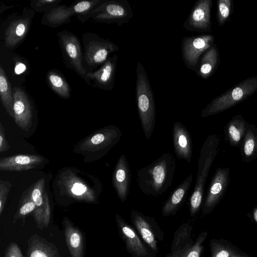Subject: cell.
Instances as JSON below:
<instances>
[{
    "mask_svg": "<svg viewBox=\"0 0 257 257\" xmlns=\"http://www.w3.org/2000/svg\"><path fill=\"white\" fill-rule=\"evenodd\" d=\"M121 136V131L117 126L108 125L86 138L79 146L77 151L80 153H94L99 158L118 143Z\"/></svg>",
    "mask_w": 257,
    "mask_h": 257,
    "instance_id": "obj_7",
    "label": "cell"
},
{
    "mask_svg": "<svg viewBox=\"0 0 257 257\" xmlns=\"http://www.w3.org/2000/svg\"><path fill=\"white\" fill-rule=\"evenodd\" d=\"M194 241L192 225L188 222L181 224L174 233L170 251L165 257H180Z\"/></svg>",
    "mask_w": 257,
    "mask_h": 257,
    "instance_id": "obj_22",
    "label": "cell"
},
{
    "mask_svg": "<svg viewBox=\"0 0 257 257\" xmlns=\"http://www.w3.org/2000/svg\"><path fill=\"white\" fill-rule=\"evenodd\" d=\"M245 130L244 122L239 118H234L229 123L227 132L231 143L236 145L238 144Z\"/></svg>",
    "mask_w": 257,
    "mask_h": 257,
    "instance_id": "obj_31",
    "label": "cell"
},
{
    "mask_svg": "<svg viewBox=\"0 0 257 257\" xmlns=\"http://www.w3.org/2000/svg\"><path fill=\"white\" fill-rule=\"evenodd\" d=\"M257 90V75L248 77L214 98L201 111L206 117L221 112L244 100Z\"/></svg>",
    "mask_w": 257,
    "mask_h": 257,
    "instance_id": "obj_3",
    "label": "cell"
},
{
    "mask_svg": "<svg viewBox=\"0 0 257 257\" xmlns=\"http://www.w3.org/2000/svg\"><path fill=\"white\" fill-rule=\"evenodd\" d=\"M115 219L119 234L130 257H156L133 225L118 214L115 215Z\"/></svg>",
    "mask_w": 257,
    "mask_h": 257,
    "instance_id": "obj_11",
    "label": "cell"
},
{
    "mask_svg": "<svg viewBox=\"0 0 257 257\" xmlns=\"http://www.w3.org/2000/svg\"><path fill=\"white\" fill-rule=\"evenodd\" d=\"M210 257H250V256L223 238H212L209 242Z\"/></svg>",
    "mask_w": 257,
    "mask_h": 257,
    "instance_id": "obj_27",
    "label": "cell"
},
{
    "mask_svg": "<svg viewBox=\"0 0 257 257\" xmlns=\"http://www.w3.org/2000/svg\"><path fill=\"white\" fill-rule=\"evenodd\" d=\"M61 0L31 1L30 5L34 11L38 13H46L59 6Z\"/></svg>",
    "mask_w": 257,
    "mask_h": 257,
    "instance_id": "obj_34",
    "label": "cell"
},
{
    "mask_svg": "<svg viewBox=\"0 0 257 257\" xmlns=\"http://www.w3.org/2000/svg\"><path fill=\"white\" fill-rule=\"evenodd\" d=\"M175 169V159L171 154L166 153L152 163L138 170V186L147 196L162 195L171 186Z\"/></svg>",
    "mask_w": 257,
    "mask_h": 257,
    "instance_id": "obj_1",
    "label": "cell"
},
{
    "mask_svg": "<svg viewBox=\"0 0 257 257\" xmlns=\"http://www.w3.org/2000/svg\"><path fill=\"white\" fill-rule=\"evenodd\" d=\"M219 140L216 135H209L203 144L198 160L196 181L205 184L207 177L217 154Z\"/></svg>",
    "mask_w": 257,
    "mask_h": 257,
    "instance_id": "obj_17",
    "label": "cell"
},
{
    "mask_svg": "<svg viewBox=\"0 0 257 257\" xmlns=\"http://www.w3.org/2000/svg\"><path fill=\"white\" fill-rule=\"evenodd\" d=\"M217 6V21L218 25L222 26L226 23L230 16L233 2L231 0H218Z\"/></svg>",
    "mask_w": 257,
    "mask_h": 257,
    "instance_id": "obj_33",
    "label": "cell"
},
{
    "mask_svg": "<svg viewBox=\"0 0 257 257\" xmlns=\"http://www.w3.org/2000/svg\"><path fill=\"white\" fill-rule=\"evenodd\" d=\"M257 148V139L251 131H247L244 141L243 152L246 157L252 156Z\"/></svg>",
    "mask_w": 257,
    "mask_h": 257,
    "instance_id": "obj_35",
    "label": "cell"
},
{
    "mask_svg": "<svg viewBox=\"0 0 257 257\" xmlns=\"http://www.w3.org/2000/svg\"><path fill=\"white\" fill-rule=\"evenodd\" d=\"M102 1V0L84 1L69 7L59 5L44 13L41 19V24L54 28L68 23L72 16L76 15L78 18L86 15Z\"/></svg>",
    "mask_w": 257,
    "mask_h": 257,
    "instance_id": "obj_8",
    "label": "cell"
},
{
    "mask_svg": "<svg viewBox=\"0 0 257 257\" xmlns=\"http://www.w3.org/2000/svg\"><path fill=\"white\" fill-rule=\"evenodd\" d=\"M118 56L116 54L109 57L100 68L94 72H88L86 76L94 87L99 89L111 90L113 88Z\"/></svg>",
    "mask_w": 257,
    "mask_h": 257,
    "instance_id": "obj_18",
    "label": "cell"
},
{
    "mask_svg": "<svg viewBox=\"0 0 257 257\" xmlns=\"http://www.w3.org/2000/svg\"><path fill=\"white\" fill-rule=\"evenodd\" d=\"M229 176L228 168H217L210 182L207 196L202 206L203 215L210 213L217 205L227 188Z\"/></svg>",
    "mask_w": 257,
    "mask_h": 257,
    "instance_id": "obj_14",
    "label": "cell"
},
{
    "mask_svg": "<svg viewBox=\"0 0 257 257\" xmlns=\"http://www.w3.org/2000/svg\"><path fill=\"white\" fill-rule=\"evenodd\" d=\"M26 69V66L23 63H18L16 64L15 72L17 74L22 73Z\"/></svg>",
    "mask_w": 257,
    "mask_h": 257,
    "instance_id": "obj_40",
    "label": "cell"
},
{
    "mask_svg": "<svg viewBox=\"0 0 257 257\" xmlns=\"http://www.w3.org/2000/svg\"><path fill=\"white\" fill-rule=\"evenodd\" d=\"M0 95L2 103L6 111L14 118L13 91L9 79L2 66H0Z\"/></svg>",
    "mask_w": 257,
    "mask_h": 257,
    "instance_id": "obj_29",
    "label": "cell"
},
{
    "mask_svg": "<svg viewBox=\"0 0 257 257\" xmlns=\"http://www.w3.org/2000/svg\"><path fill=\"white\" fill-rule=\"evenodd\" d=\"M44 158L37 155H19L2 158L0 170L3 171H23L34 169L42 164Z\"/></svg>",
    "mask_w": 257,
    "mask_h": 257,
    "instance_id": "obj_21",
    "label": "cell"
},
{
    "mask_svg": "<svg viewBox=\"0 0 257 257\" xmlns=\"http://www.w3.org/2000/svg\"><path fill=\"white\" fill-rule=\"evenodd\" d=\"M30 197L36 206L33 216L38 227H47L50 222L51 207L43 178L40 179L35 184Z\"/></svg>",
    "mask_w": 257,
    "mask_h": 257,
    "instance_id": "obj_13",
    "label": "cell"
},
{
    "mask_svg": "<svg viewBox=\"0 0 257 257\" xmlns=\"http://www.w3.org/2000/svg\"><path fill=\"white\" fill-rule=\"evenodd\" d=\"M35 208V204L31 197H30L19 208L16 215V218H24L30 213H33Z\"/></svg>",
    "mask_w": 257,
    "mask_h": 257,
    "instance_id": "obj_37",
    "label": "cell"
},
{
    "mask_svg": "<svg viewBox=\"0 0 257 257\" xmlns=\"http://www.w3.org/2000/svg\"><path fill=\"white\" fill-rule=\"evenodd\" d=\"M27 257H59L58 250L52 244L37 234L28 240Z\"/></svg>",
    "mask_w": 257,
    "mask_h": 257,
    "instance_id": "obj_28",
    "label": "cell"
},
{
    "mask_svg": "<svg viewBox=\"0 0 257 257\" xmlns=\"http://www.w3.org/2000/svg\"><path fill=\"white\" fill-rule=\"evenodd\" d=\"M5 257H24V256L18 245L15 242H12L6 249Z\"/></svg>",
    "mask_w": 257,
    "mask_h": 257,
    "instance_id": "obj_38",
    "label": "cell"
},
{
    "mask_svg": "<svg viewBox=\"0 0 257 257\" xmlns=\"http://www.w3.org/2000/svg\"><path fill=\"white\" fill-rule=\"evenodd\" d=\"M172 138L174 152L177 157L190 163L192 157V140L188 130L180 122H174Z\"/></svg>",
    "mask_w": 257,
    "mask_h": 257,
    "instance_id": "obj_19",
    "label": "cell"
},
{
    "mask_svg": "<svg viewBox=\"0 0 257 257\" xmlns=\"http://www.w3.org/2000/svg\"><path fill=\"white\" fill-rule=\"evenodd\" d=\"M193 180V176L189 175L171 193L162 208L163 217L175 215L184 203Z\"/></svg>",
    "mask_w": 257,
    "mask_h": 257,
    "instance_id": "obj_23",
    "label": "cell"
},
{
    "mask_svg": "<svg viewBox=\"0 0 257 257\" xmlns=\"http://www.w3.org/2000/svg\"><path fill=\"white\" fill-rule=\"evenodd\" d=\"M14 97V119L19 128L28 131L32 124L33 112L31 101L22 88L13 89Z\"/></svg>",
    "mask_w": 257,
    "mask_h": 257,
    "instance_id": "obj_15",
    "label": "cell"
},
{
    "mask_svg": "<svg viewBox=\"0 0 257 257\" xmlns=\"http://www.w3.org/2000/svg\"><path fill=\"white\" fill-rule=\"evenodd\" d=\"M132 181V175L128 162L122 154L117 160L112 177L113 186L118 199L125 202L128 197Z\"/></svg>",
    "mask_w": 257,
    "mask_h": 257,
    "instance_id": "obj_16",
    "label": "cell"
},
{
    "mask_svg": "<svg viewBox=\"0 0 257 257\" xmlns=\"http://www.w3.org/2000/svg\"><path fill=\"white\" fill-rule=\"evenodd\" d=\"M131 219L133 226L146 244L156 254L158 253V241L164 240V233L155 218L132 210Z\"/></svg>",
    "mask_w": 257,
    "mask_h": 257,
    "instance_id": "obj_9",
    "label": "cell"
},
{
    "mask_svg": "<svg viewBox=\"0 0 257 257\" xmlns=\"http://www.w3.org/2000/svg\"><path fill=\"white\" fill-rule=\"evenodd\" d=\"M136 95L138 115L145 136L149 140L156 123V107L154 94L143 65L138 62L136 67Z\"/></svg>",
    "mask_w": 257,
    "mask_h": 257,
    "instance_id": "obj_2",
    "label": "cell"
},
{
    "mask_svg": "<svg viewBox=\"0 0 257 257\" xmlns=\"http://www.w3.org/2000/svg\"><path fill=\"white\" fill-rule=\"evenodd\" d=\"M59 45L64 63L66 66L73 70L88 84H91L87 79L84 67L81 45L78 37L67 30L57 34Z\"/></svg>",
    "mask_w": 257,
    "mask_h": 257,
    "instance_id": "obj_6",
    "label": "cell"
},
{
    "mask_svg": "<svg viewBox=\"0 0 257 257\" xmlns=\"http://www.w3.org/2000/svg\"><path fill=\"white\" fill-rule=\"evenodd\" d=\"M219 62V51L214 44L202 55L196 73L199 77L206 80L214 73Z\"/></svg>",
    "mask_w": 257,
    "mask_h": 257,
    "instance_id": "obj_26",
    "label": "cell"
},
{
    "mask_svg": "<svg viewBox=\"0 0 257 257\" xmlns=\"http://www.w3.org/2000/svg\"><path fill=\"white\" fill-rule=\"evenodd\" d=\"M10 146L6 139L5 128L2 123H0V153L6 152L9 150Z\"/></svg>",
    "mask_w": 257,
    "mask_h": 257,
    "instance_id": "obj_39",
    "label": "cell"
},
{
    "mask_svg": "<svg viewBox=\"0 0 257 257\" xmlns=\"http://www.w3.org/2000/svg\"><path fill=\"white\" fill-rule=\"evenodd\" d=\"M82 41L84 62L89 67L96 68L102 65L110 54L119 51V47L115 44L94 33H84Z\"/></svg>",
    "mask_w": 257,
    "mask_h": 257,
    "instance_id": "obj_5",
    "label": "cell"
},
{
    "mask_svg": "<svg viewBox=\"0 0 257 257\" xmlns=\"http://www.w3.org/2000/svg\"><path fill=\"white\" fill-rule=\"evenodd\" d=\"M11 183L8 181L0 180V215L4 209L6 202L10 192Z\"/></svg>",
    "mask_w": 257,
    "mask_h": 257,
    "instance_id": "obj_36",
    "label": "cell"
},
{
    "mask_svg": "<svg viewBox=\"0 0 257 257\" xmlns=\"http://www.w3.org/2000/svg\"><path fill=\"white\" fill-rule=\"evenodd\" d=\"M47 81L52 89L60 97L67 99L70 97V87L64 77L57 71L50 70Z\"/></svg>",
    "mask_w": 257,
    "mask_h": 257,
    "instance_id": "obj_30",
    "label": "cell"
},
{
    "mask_svg": "<svg viewBox=\"0 0 257 257\" xmlns=\"http://www.w3.org/2000/svg\"><path fill=\"white\" fill-rule=\"evenodd\" d=\"M64 183L66 192L72 198L89 202L96 200V192L81 179L70 175L66 177Z\"/></svg>",
    "mask_w": 257,
    "mask_h": 257,
    "instance_id": "obj_24",
    "label": "cell"
},
{
    "mask_svg": "<svg viewBox=\"0 0 257 257\" xmlns=\"http://www.w3.org/2000/svg\"><path fill=\"white\" fill-rule=\"evenodd\" d=\"M253 218L254 221L257 223V207L255 208L253 211Z\"/></svg>",
    "mask_w": 257,
    "mask_h": 257,
    "instance_id": "obj_41",
    "label": "cell"
},
{
    "mask_svg": "<svg viewBox=\"0 0 257 257\" xmlns=\"http://www.w3.org/2000/svg\"><path fill=\"white\" fill-rule=\"evenodd\" d=\"M63 224L66 242L71 257H83V238L80 230L66 217Z\"/></svg>",
    "mask_w": 257,
    "mask_h": 257,
    "instance_id": "obj_25",
    "label": "cell"
},
{
    "mask_svg": "<svg viewBox=\"0 0 257 257\" xmlns=\"http://www.w3.org/2000/svg\"><path fill=\"white\" fill-rule=\"evenodd\" d=\"M212 0L197 1L187 18L183 23L184 28L191 32H211V9Z\"/></svg>",
    "mask_w": 257,
    "mask_h": 257,
    "instance_id": "obj_12",
    "label": "cell"
},
{
    "mask_svg": "<svg viewBox=\"0 0 257 257\" xmlns=\"http://www.w3.org/2000/svg\"><path fill=\"white\" fill-rule=\"evenodd\" d=\"M250 257H251V256H250Z\"/></svg>",
    "mask_w": 257,
    "mask_h": 257,
    "instance_id": "obj_42",
    "label": "cell"
},
{
    "mask_svg": "<svg viewBox=\"0 0 257 257\" xmlns=\"http://www.w3.org/2000/svg\"><path fill=\"white\" fill-rule=\"evenodd\" d=\"M32 17L23 15L13 20L4 32V43L9 48H15L23 41L29 32Z\"/></svg>",
    "mask_w": 257,
    "mask_h": 257,
    "instance_id": "obj_20",
    "label": "cell"
},
{
    "mask_svg": "<svg viewBox=\"0 0 257 257\" xmlns=\"http://www.w3.org/2000/svg\"><path fill=\"white\" fill-rule=\"evenodd\" d=\"M215 38L211 34L186 36L181 42V54L186 67L196 72L203 54L213 44Z\"/></svg>",
    "mask_w": 257,
    "mask_h": 257,
    "instance_id": "obj_10",
    "label": "cell"
},
{
    "mask_svg": "<svg viewBox=\"0 0 257 257\" xmlns=\"http://www.w3.org/2000/svg\"><path fill=\"white\" fill-rule=\"evenodd\" d=\"M207 235L208 232L207 231L200 232L192 246L180 257H204V242L206 240Z\"/></svg>",
    "mask_w": 257,
    "mask_h": 257,
    "instance_id": "obj_32",
    "label": "cell"
},
{
    "mask_svg": "<svg viewBox=\"0 0 257 257\" xmlns=\"http://www.w3.org/2000/svg\"><path fill=\"white\" fill-rule=\"evenodd\" d=\"M133 15L132 8L126 0H102L89 13L77 19L82 23L91 18L97 22L115 23L120 26L128 23Z\"/></svg>",
    "mask_w": 257,
    "mask_h": 257,
    "instance_id": "obj_4",
    "label": "cell"
}]
</instances>
